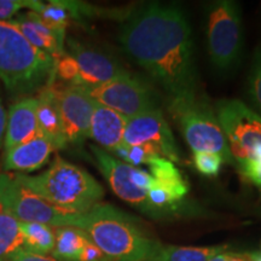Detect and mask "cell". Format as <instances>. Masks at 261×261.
I'll list each match as a JSON object with an SVG mask.
<instances>
[{
  "mask_svg": "<svg viewBox=\"0 0 261 261\" xmlns=\"http://www.w3.org/2000/svg\"><path fill=\"white\" fill-rule=\"evenodd\" d=\"M23 250L38 255H51L55 247V227L38 223H21Z\"/></svg>",
  "mask_w": 261,
  "mask_h": 261,
  "instance_id": "obj_22",
  "label": "cell"
},
{
  "mask_svg": "<svg viewBox=\"0 0 261 261\" xmlns=\"http://www.w3.org/2000/svg\"><path fill=\"white\" fill-rule=\"evenodd\" d=\"M85 90L97 103L115 110L127 119L158 109L148 86L129 73Z\"/></svg>",
  "mask_w": 261,
  "mask_h": 261,
  "instance_id": "obj_10",
  "label": "cell"
},
{
  "mask_svg": "<svg viewBox=\"0 0 261 261\" xmlns=\"http://www.w3.org/2000/svg\"><path fill=\"white\" fill-rule=\"evenodd\" d=\"M76 10L77 4L75 3L51 2L48 4L42 3L37 14L52 31L64 39L65 28L69 23V19L74 16H77Z\"/></svg>",
  "mask_w": 261,
  "mask_h": 261,
  "instance_id": "obj_24",
  "label": "cell"
},
{
  "mask_svg": "<svg viewBox=\"0 0 261 261\" xmlns=\"http://www.w3.org/2000/svg\"><path fill=\"white\" fill-rule=\"evenodd\" d=\"M14 177L42 200L68 213H87L104 196L102 185L89 172L60 156L40 174L15 173Z\"/></svg>",
  "mask_w": 261,
  "mask_h": 261,
  "instance_id": "obj_3",
  "label": "cell"
},
{
  "mask_svg": "<svg viewBox=\"0 0 261 261\" xmlns=\"http://www.w3.org/2000/svg\"><path fill=\"white\" fill-rule=\"evenodd\" d=\"M55 96L60 112L67 144H80L90 138V126L96 100L84 87L54 84Z\"/></svg>",
  "mask_w": 261,
  "mask_h": 261,
  "instance_id": "obj_12",
  "label": "cell"
},
{
  "mask_svg": "<svg viewBox=\"0 0 261 261\" xmlns=\"http://www.w3.org/2000/svg\"><path fill=\"white\" fill-rule=\"evenodd\" d=\"M90 237L79 227L55 228V247L51 256L58 261H80Z\"/></svg>",
  "mask_w": 261,
  "mask_h": 261,
  "instance_id": "obj_20",
  "label": "cell"
},
{
  "mask_svg": "<svg viewBox=\"0 0 261 261\" xmlns=\"http://www.w3.org/2000/svg\"><path fill=\"white\" fill-rule=\"evenodd\" d=\"M249 96L261 115V52L256 55L250 70Z\"/></svg>",
  "mask_w": 261,
  "mask_h": 261,
  "instance_id": "obj_28",
  "label": "cell"
},
{
  "mask_svg": "<svg viewBox=\"0 0 261 261\" xmlns=\"http://www.w3.org/2000/svg\"><path fill=\"white\" fill-rule=\"evenodd\" d=\"M210 261H228V253L225 252V253H221L219 255L212 257Z\"/></svg>",
  "mask_w": 261,
  "mask_h": 261,
  "instance_id": "obj_33",
  "label": "cell"
},
{
  "mask_svg": "<svg viewBox=\"0 0 261 261\" xmlns=\"http://www.w3.org/2000/svg\"><path fill=\"white\" fill-rule=\"evenodd\" d=\"M238 166H240V171L248 180L261 188V159L247 160V161L238 163Z\"/></svg>",
  "mask_w": 261,
  "mask_h": 261,
  "instance_id": "obj_29",
  "label": "cell"
},
{
  "mask_svg": "<svg viewBox=\"0 0 261 261\" xmlns=\"http://www.w3.org/2000/svg\"><path fill=\"white\" fill-rule=\"evenodd\" d=\"M74 227L85 231L108 261H148L160 246L128 215L108 203L80 214Z\"/></svg>",
  "mask_w": 261,
  "mask_h": 261,
  "instance_id": "obj_2",
  "label": "cell"
},
{
  "mask_svg": "<svg viewBox=\"0 0 261 261\" xmlns=\"http://www.w3.org/2000/svg\"><path fill=\"white\" fill-rule=\"evenodd\" d=\"M228 261H252V259H250V254L228 253Z\"/></svg>",
  "mask_w": 261,
  "mask_h": 261,
  "instance_id": "obj_32",
  "label": "cell"
},
{
  "mask_svg": "<svg viewBox=\"0 0 261 261\" xmlns=\"http://www.w3.org/2000/svg\"><path fill=\"white\" fill-rule=\"evenodd\" d=\"M242 45L240 5L230 0L212 3L207 19V50L212 64L220 71L232 69L240 60Z\"/></svg>",
  "mask_w": 261,
  "mask_h": 261,
  "instance_id": "obj_7",
  "label": "cell"
},
{
  "mask_svg": "<svg viewBox=\"0 0 261 261\" xmlns=\"http://www.w3.org/2000/svg\"><path fill=\"white\" fill-rule=\"evenodd\" d=\"M227 250V246L215 247H178L163 246L158 249L148 261H210L212 257Z\"/></svg>",
  "mask_w": 261,
  "mask_h": 261,
  "instance_id": "obj_21",
  "label": "cell"
},
{
  "mask_svg": "<svg viewBox=\"0 0 261 261\" xmlns=\"http://www.w3.org/2000/svg\"><path fill=\"white\" fill-rule=\"evenodd\" d=\"M217 117L234 162L261 159V115L238 99L215 104Z\"/></svg>",
  "mask_w": 261,
  "mask_h": 261,
  "instance_id": "obj_8",
  "label": "cell"
},
{
  "mask_svg": "<svg viewBox=\"0 0 261 261\" xmlns=\"http://www.w3.org/2000/svg\"><path fill=\"white\" fill-rule=\"evenodd\" d=\"M6 113L4 106H3L2 96H0V145L4 142V136H5V128H6Z\"/></svg>",
  "mask_w": 261,
  "mask_h": 261,
  "instance_id": "obj_31",
  "label": "cell"
},
{
  "mask_svg": "<svg viewBox=\"0 0 261 261\" xmlns=\"http://www.w3.org/2000/svg\"><path fill=\"white\" fill-rule=\"evenodd\" d=\"M10 22L18 28L33 46L55 60L64 54V39L52 31L37 12H21Z\"/></svg>",
  "mask_w": 261,
  "mask_h": 261,
  "instance_id": "obj_17",
  "label": "cell"
},
{
  "mask_svg": "<svg viewBox=\"0 0 261 261\" xmlns=\"http://www.w3.org/2000/svg\"><path fill=\"white\" fill-rule=\"evenodd\" d=\"M194 162L197 171L208 177H215L220 172L224 159L221 155L212 151H195Z\"/></svg>",
  "mask_w": 261,
  "mask_h": 261,
  "instance_id": "obj_27",
  "label": "cell"
},
{
  "mask_svg": "<svg viewBox=\"0 0 261 261\" xmlns=\"http://www.w3.org/2000/svg\"><path fill=\"white\" fill-rule=\"evenodd\" d=\"M120 42L171 99L197 97L192 31L180 8L155 3L137 9L123 22Z\"/></svg>",
  "mask_w": 261,
  "mask_h": 261,
  "instance_id": "obj_1",
  "label": "cell"
},
{
  "mask_svg": "<svg viewBox=\"0 0 261 261\" xmlns=\"http://www.w3.org/2000/svg\"><path fill=\"white\" fill-rule=\"evenodd\" d=\"M11 261H58L48 255H38V254H32L25 252V250H19L16 255L12 257Z\"/></svg>",
  "mask_w": 261,
  "mask_h": 261,
  "instance_id": "obj_30",
  "label": "cell"
},
{
  "mask_svg": "<svg viewBox=\"0 0 261 261\" xmlns=\"http://www.w3.org/2000/svg\"><path fill=\"white\" fill-rule=\"evenodd\" d=\"M55 150L56 148L50 140L40 135L23 144L6 150L3 167L5 171L34 172L46 165Z\"/></svg>",
  "mask_w": 261,
  "mask_h": 261,
  "instance_id": "obj_16",
  "label": "cell"
},
{
  "mask_svg": "<svg viewBox=\"0 0 261 261\" xmlns=\"http://www.w3.org/2000/svg\"><path fill=\"white\" fill-rule=\"evenodd\" d=\"M0 210L21 223L44 224L55 228L75 226L80 217L51 205L9 173H0Z\"/></svg>",
  "mask_w": 261,
  "mask_h": 261,
  "instance_id": "obj_9",
  "label": "cell"
},
{
  "mask_svg": "<svg viewBox=\"0 0 261 261\" xmlns=\"http://www.w3.org/2000/svg\"><path fill=\"white\" fill-rule=\"evenodd\" d=\"M41 5L37 0H0V21H11L23 10L38 12Z\"/></svg>",
  "mask_w": 261,
  "mask_h": 261,
  "instance_id": "obj_26",
  "label": "cell"
},
{
  "mask_svg": "<svg viewBox=\"0 0 261 261\" xmlns=\"http://www.w3.org/2000/svg\"><path fill=\"white\" fill-rule=\"evenodd\" d=\"M123 144L150 145L161 158L172 162L179 161L178 149L171 127L159 109L149 110L127 119Z\"/></svg>",
  "mask_w": 261,
  "mask_h": 261,
  "instance_id": "obj_13",
  "label": "cell"
},
{
  "mask_svg": "<svg viewBox=\"0 0 261 261\" xmlns=\"http://www.w3.org/2000/svg\"><path fill=\"white\" fill-rule=\"evenodd\" d=\"M91 151L96 159L97 166L106 180L112 188L114 194L119 196L122 201L127 202L130 205L137 208L146 215L152 218L162 217V213L150 203L148 198V192L137 187L135 184V168L133 166L120 161L114 158L106 150L99 146L91 145Z\"/></svg>",
  "mask_w": 261,
  "mask_h": 261,
  "instance_id": "obj_11",
  "label": "cell"
},
{
  "mask_svg": "<svg viewBox=\"0 0 261 261\" xmlns=\"http://www.w3.org/2000/svg\"><path fill=\"white\" fill-rule=\"evenodd\" d=\"M114 158H119L120 161L127 163V165L138 167L140 165H149L151 159L155 156H160L158 151L152 146L143 145H126L122 144L116 151L113 152Z\"/></svg>",
  "mask_w": 261,
  "mask_h": 261,
  "instance_id": "obj_25",
  "label": "cell"
},
{
  "mask_svg": "<svg viewBox=\"0 0 261 261\" xmlns=\"http://www.w3.org/2000/svg\"><path fill=\"white\" fill-rule=\"evenodd\" d=\"M126 123V116L96 102L91 119L90 138L110 154L123 144Z\"/></svg>",
  "mask_w": 261,
  "mask_h": 261,
  "instance_id": "obj_15",
  "label": "cell"
},
{
  "mask_svg": "<svg viewBox=\"0 0 261 261\" xmlns=\"http://www.w3.org/2000/svg\"><path fill=\"white\" fill-rule=\"evenodd\" d=\"M173 117L192 151H212L221 155L224 162L234 165L226 138L211 107L197 97L171 99Z\"/></svg>",
  "mask_w": 261,
  "mask_h": 261,
  "instance_id": "obj_5",
  "label": "cell"
},
{
  "mask_svg": "<svg viewBox=\"0 0 261 261\" xmlns=\"http://www.w3.org/2000/svg\"><path fill=\"white\" fill-rule=\"evenodd\" d=\"M250 259L252 261H261V252H255L250 254Z\"/></svg>",
  "mask_w": 261,
  "mask_h": 261,
  "instance_id": "obj_34",
  "label": "cell"
},
{
  "mask_svg": "<svg viewBox=\"0 0 261 261\" xmlns=\"http://www.w3.org/2000/svg\"><path fill=\"white\" fill-rule=\"evenodd\" d=\"M55 76V58L34 47L10 21H0V81L12 97H29Z\"/></svg>",
  "mask_w": 261,
  "mask_h": 261,
  "instance_id": "obj_4",
  "label": "cell"
},
{
  "mask_svg": "<svg viewBox=\"0 0 261 261\" xmlns=\"http://www.w3.org/2000/svg\"><path fill=\"white\" fill-rule=\"evenodd\" d=\"M54 80V79H52ZM52 80L40 91L38 98V122L40 133L47 138L56 149L67 145L63 126L55 96Z\"/></svg>",
  "mask_w": 261,
  "mask_h": 261,
  "instance_id": "obj_18",
  "label": "cell"
},
{
  "mask_svg": "<svg viewBox=\"0 0 261 261\" xmlns=\"http://www.w3.org/2000/svg\"><path fill=\"white\" fill-rule=\"evenodd\" d=\"M6 113V128L3 142L5 151L41 135L38 122L37 97L21 98Z\"/></svg>",
  "mask_w": 261,
  "mask_h": 261,
  "instance_id": "obj_14",
  "label": "cell"
},
{
  "mask_svg": "<svg viewBox=\"0 0 261 261\" xmlns=\"http://www.w3.org/2000/svg\"><path fill=\"white\" fill-rule=\"evenodd\" d=\"M149 167L150 175L155 184L167 191L178 203L188 195L187 181L172 161L161 156H155L149 162Z\"/></svg>",
  "mask_w": 261,
  "mask_h": 261,
  "instance_id": "obj_19",
  "label": "cell"
},
{
  "mask_svg": "<svg viewBox=\"0 0 261 261\" xmlns=\"http://www.w3.org/2000/svg\"><path fill=\"white\" fill-rule=\"evenodd\" d=\"M126 73L128 71L109 55L85 46L73 39L68 40L64 54L55 60V75L65 85L84 89L109 83Z\"/></svg>",
  "mask_w": 261,
  "mask_h": 261,
  "instance_id": "obj_6",
  "label": "cell"
},
{
  "mask_svg": "<svg viewBox=\"0 0 261 261\" xmlns=\"http://www.w3.org/2000/svg\"><path fill=\"white\" fill-rule=\"evenodd\" d=\"M260 252H261V250H260Z\"/></svg>",
  "mask_w": 261,
  "mask_h": 261,
  "instance_id": "obj_35",
  "label": "cell"
},
{
  "mask_svg": "<svg viewBox=\"0 0 261 261\" xmlns=\"http://www.w3.org/2000/svg\"><path fill=\"white\" fill-rule=\"evenodd\" d=\"M23 249L19 221L0 210V261H11Z\"/></svg>",
  "mask_w": 261,
  "mask_h": 261,
  "instance_id": "obj_23",
  "label": "cell"
}]
</instances>
